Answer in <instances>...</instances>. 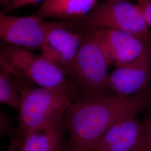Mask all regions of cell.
Instances as JSON below:
<instances>
[{"instance_id": "ac0fdd59", "label": "cell", "mask_w": 151, "mask_h": 151, "mask_svg": "<svg viewBox=\"0 0 151 151\" xmlns=\"http://www.w3.org/2000/svg\"><path fill=\"white\" fill-rule=\"evenodd\" d=\"M10 0H0V8L6 9L9 5Z\"/></svg>"}, {"instance_id": "8fae6325", "label": "cell", "mask_w": 151, "mask_h": 151, "mask_svg": "<svg viewBox=\"0 0 151 151\" xmlns=\"http://www.w3.org/2000/svg\"><path fill=\"white\" fill-rule=\"evenodd\" d=\"M97 3V0H45L38 12L39 16L75 19L86 15Z\"/></svg>"}, {"instance_id": "4fadbf2b", "label": "cell", "mask_w": 151, "mask_h": 151, "mask_svg": "<svg viewBox=\"0 0 151 151\" xmlns=\"http://www.w3.org/2000/svg\"><path fill=\"white\" fill-rule=\"evenodd\" d=\"M7 73L6 70H0V103L18 109L20 103L18 87Z\"/></svg>"}, {"instance_id": "30bf717a", "label": "cell", "mask_w": 151, "mask_h": 151, "mask_svg": "<svg viewBox=\"0 0 151 151\" xmlns=\"http://www.w3.org/2000/svg\"><path fill=\"white\" fill-rule=\"evenodd\" d=\"M92 151H145V135L136 117L114 124L98 141Z\"/></svg>"}, {"instance_id": "5bb4252c", "label": "cell", "mask_w": 151, "mask_h": 151, "mask_svg": "<svg viewBox=\"0 0 151 151\" xmlns=\"http://www.w3.org/2000/svg\"><path fill=\"white\" fill-rule=\"evenodd\" d=\"M149 108L148 113L145 120L142 122L145 135V151H151V103Z\"/></svg>"}, {"instance_id": "d6986e66", "label": "cell", "mask_w": 151, "mask_h": 151, "mask_svg": "<svg viewBox=\"0 0 151 151\" xmlns=\"http://www.w3.org/2000/svg\"><path fill=\"white\" fill-rule=\"evenodd\" d=\"M111 1H125V0H111Z\"/></svg>"}, {"instance_id": "7a4b0ae2", "label": "cell", "mask_w": 151, "mask_h": 151, "mask_svg": "<svg viewBox=\"0 0 151 151\" xmlns=\"http://www.w3.org/2000/svg\"><path fill=\"white\" fill-rule=\"evenodd\" d=\"M19 127L14 146L18 148L27 136L60 125L70 105L81 100L68 92L19 85Z\"/></svg>"}, {"instance_id": "5b68a950", "label": "cell", "mask_w": 151, "mask_h": 151, "mask_svg": "<svg viewBox=\"0 0 151 151\" xmlns=\"http://www.w3.org/2000/svg\"><path fill=\"white\" fill-rule=\"evenodd\" d=\"M0 65L9 73L38 87L68 92L80 96L62 68L21 47L2 44Z\"/></svg>"}, {"instance_id": "52a82bcc", "label": "cell", "mask_w": 151, "mask_h": 151, "mask_svg": "<svg viewBox=\"0 0 151 151\" xmlns=\"http://www.w3.org/2000/svg\"><path fill=\"white\" fill-rule=\"evenodd\" d=\"M48 22L39 15L19 16L0 13V40L22 48L40 49Z\"/></svg>"}, {"instance_id": "ba28073f", "label": "cell", "mask_w": 151, "mask_h": 151, "mask_svg": "<svg viewBox=\"0 0 151 151\" xmlns=\"http://www.w3.org/2000/svg\"><path fill=\"white\" fill-rule=\"evenodd\" d=\"M86 35L64 28L59 22H48L41 56L64 70L74 59Z\"/></svg>"}, {"instance_id": "9c48e42d", "label": "cell", "mask_w": 151, "mask_h": 151, "mask_svg": "<svg viewBox=\"0 0 151 151\" xmlns=\"http://www.w3.org/2000/svg\"><path fill=\"white\" fill-rule=\"evenodd\" d=\"M151 78V48L134 61L116 67L108 75V86L113 95L125 97L145 88Z\"/></svg>"}, {"instance_id": "9a60e30c", "label": "cell", "mask_w": 151, "mask_h": 151, "mask_svg": "<svg viewBox=\"0 0 151 151\" xmlns=\"http://www.w3.org/2000/svg\"><path fill=\"white\" fill-rule=\"evenodd\" d=\"M139 7L146 22L151 27V0H138Z\"/></svg>"}, {"instance_id": "277c9868", "label": "cell", "mask_w": 151, "mask_h": 151, "mask_svg": "<svg viewBox=\"0 0 151 151\" xmlns=\"http://www.w3.org/2000/svg\"><path fill=\"white\" fill-rule=\"evenodd\" d=\"M106 57L92 32H87L72 62L64 71L81 99L115 96L108 86Z\"/></svg>"}, {"instance_id": "e0dca14e", "label": "cell", "mask_w": 151, "mask_h": 151, "mask_svg": "<svg viewBox=\"0 0 151 151\" xmlns=\"http://www.w3.org/2000/svg\"><path fill=\"white\" fill-rule=\"evenodd\" d=\"M8 125V121L5 115L0 111V135L6 129Z\"/></svg>"}, {"instance_id": "ffe728a7", "label": "cell", "mask_w": 151, "mask_h": 151, "mask_svg": "<svg viewBox=\"0 0 151 151\" xmlns=\"http://www.w3.org/2000/svg\"><path fill=\"white\" fill-rule=\"evenodd\" d=\"M150 45H151V44H150Z\"/></svg>"}, {"instance_id": "7c38bea8", "label": "cell", "mask_w": 151, "mask_h": 151, "mask_svg": "<svg viewBox=\"0 0 151 151\" xmlns=\"http://www.w3.org/2000/svg\"><path fill=\"white\" fill-rule=\"evenodd\" d=\"M62 123L27 136L18 148L19 151H61Z\"/></svg>"}, {"instance_id": "6da1fadb", "label": "cell", "mask_w": 151, "mask_h": 151, "mask_svg": "<svg viewBox=\"0 0 151 151\" xmlns=\"http://www.w3.org/2000/svg\"><path fill=\"white\" fill-rule=\"evenodd\" d=\"M151 103V91L147 87L125 97H95L73 103L63 118L68 133L67 151H92L114 124L136 117Z\"/></svg>"}, {"instance_id": "3957f363", "label": "cell", "mask_w": 151, "mask_h": 151, "mask_svg": "<svg viewBox=\"0 0 151 151\" xmlns=\"http://www.w3.org/2000/svg\"><path fill=\"white\" fill-rule=\"evenodd\" d=\"M62 27L75 32L87 33L101 29L122 30L151 42L150 27L137 5L125 1L106 0L97 3L86 15L61 21Z\"/></svg>"}, {"instance_id": "8992f818", "label": "cell", "mask_w": 151, "mask_h": 151, "mask_svg": "<svg viewBox=\"0 0 151 151\" xmlns=\"http://www.w3.org/2000/svg\"><path fill=\"white\" fill-rule=\"evenodd\" d=\"M91 32L103 49L109 65L116 67L134 61L150 47L145 39L127 31L101 29Z\"/></svg>"}, {"instance_id": "2e32d148", "label": "cell", "mask_w": 151, "mask_h": 151, "mask_svg": "<svg viewBox=\"0 0 151 151\" xmlns=\"http://www.w3.org/2000/svg\"><path fill=\"white\" fill-rule=\"evenodd\" d=\"M45 0H10V4L6 9V11H11L20 9V7L37 4Z\"/></svg>"}]
</instances>
